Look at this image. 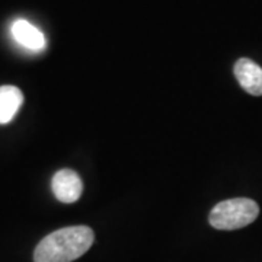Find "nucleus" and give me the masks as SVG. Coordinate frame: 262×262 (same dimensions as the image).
Wrapping results in <instances>:
<instances>
[{"instance_id":"obj_5","label":"nucleus","mask_w":262,"mask_h":262,"mask_svg":"<svg viewBox=\"0 0 262 262\" xmlns=\"http://www.w3.org/2000/svg\"><path fill=\"white\" fill-rule=\"evenodd\" d=\"M10 32L19 46L29 51H42L47 46L44 34L25 19H16L10 27Z\"/></svg>"},{"instance_id":"obj_4","label":"nucleus","mask_w":262,"mask_h":262,"mask_svg":"<svg viewBox=\"0 0 262 262\" xmlns=\"http://www.w3.org/2000/svg\"><path fill=\"white\" fill-rule=\"evenodd\" d=\"M234 76L245 92L262 96V67L251 58H239L234 64Z\"/></svg>"},{"instance_id":"obj_6","label":"nucleus","mask_w":262,"mask_h":262,"mask_svg":"<svg viewBox=\"0 0 262 262\" xmlns=\"http://www.w3.org/2000/svg\"><path fill=\"white\" fill-rule=\"evenodd\" d=\"M22 103L24 95L19 88L12 84L0 86V125L12 121L20 110Z\"/></svg>"},{"instance_id":"obj_3","label":"nucleus","mask_w":262,"mask_h":262,"mask_svg":"<svg viewBox=\"0 0 262 262\" xmlns=\"http://www.w3.org/2000/svg\"><path fill=\"white\" fill-rule=\"evenodd\" d=\"M51 188H53V192L58 201L66 203V204H72L82 195L83 182L75 170L61 169L53 177Z\"/></svg>"},{"instance_id":"obj_2","label":"nucleus","mask_w":262,"mask_h":262,"mask_svg":"<svg viewBox=\"0 0 262 262\" xmlns=\"http://www.w3.org/2000/svg\"><path fill=\"white\" fill-rule=\"evenodd\" d=\"M259 214V207L251 198H232L219 203L210 213V225L219 230H237L251 225Z\"/></svg>"},{"instance_id":"obj_1","label":"nucleus","mask_w":262,"mask_h":262,"mask_svg":"<svg viewBox=\"0 0 262 262\" xmlns=\"http://www.w3.org/2000/svg\"><path fill=\"white\" fill-rule=\"evenodd\" d=\"M95 241L88 226H72L46 236L34 252V262H72L89 251Z\"/></svg>"}]
</instances>
